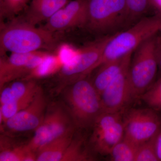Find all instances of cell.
<instances>
[{
	"label": "cell",
	"mask_w": 161,
	"mask_h": 161,
	"mask_svg": "<svg viewBox=\"0 0 161 161\" xmlns=\"http://www.w3.org/2000/svg\"><path fill=\"white\" fill-rule=\"evenodd\" d=\"M149 108L161 113V76L141 96Z\"/></svg>",
	"instance_id": "cell-24"
},
{
	"label": "cell",
	"mask_w": 161,
	"mask_h": 161,
	"mask_svg": "<svg viewBox=\"0 0 161 161\" xmlns=\"http://www.w3.org/2000/svg\"><path fill=\"white\" fill-rule=\"evenodd\" d=\"M128 13V23L136 22L147 14L152 5V0H126Z\"/></svg>",
	"instance_id": "cell-25"
},
{
	"label": "cell",
	"mask_w": 161,
	"mask_h": 161,
	"mask_svg": "<svg viewBox=\"0 0 161 161\" xmlns=\"http://www.w3.org/2000/svg\"><path fill=\"white\" fill-rule=\"evenodd\" d=\"M65 62L59 56L52 55L31 74L22 79H36L56 75Z\"/></svg>",
	"instance_id": "cell-20"
},
{
	"label": "cell",
	"mask_w": 161,
	"mask_h": 161,
	"mask_svg": "<svg viewBox=\"0 0 161 161\" xmlns=\"http://www.w3.org/2000/svg\"><path fill=\"white\" fill-rule=\"evenodd\" d=\"M114 34L103 36L92 42L81 50L75 58L64 64L56 74L59 93L67 86L87 77L95 69L106 45Z\"/></svg>",
	"instance_id": "cell-6"
},
{
	"label": "cell",
	"mask_w": 161,
	"mask_h": 161,
	"mask_svg": "<svg viewBox=\"0 0 161 161\" xmlns=\"http://www.w3.org/2000/svg\"><path fill=\"white\" fill-rule=\"evenodd\" d=\"M59 40L55 33L37 27L17 18L1 23L0 55L11 53H27L46 51L58 47Z\"/></svg>",
	"instance_id": "cell-1"
},
{
	"label": "cell",
	"mask_w": 161,
	"mask_h": 161,
	"mask_svg": "<svg viewBox=\"0 0 161 161\" xmlns=\"http://www.w3.org/2000/svg\"><path fill=\"white\" fill-rule=\"evenodd\" d=\"M155 147L158 158L159 161H161V131L156 136Z\"/></svg>",
	"instance_id": "cell-27"
},
{
	"label": "cell",
	"mask_w": 161,
	"mask_h": 161,
	"mask_svg": "<svg viewBox=\"0 0 161 161\" xmlns=\"http://www.w3.org/2000/svg\"><path fill=\"white\" fill-rule=\"evenodd\" d=\"M160 23L159 14L145 17L127 30L115 33L106 45L95 69L102 64L133 53L141 43L159 32Z\"/></svg>",
	"instance_id": "cell-3"
},
{
	"label": "cell",
	"mask_w": 161,
	"mask_h": 161,
	"mask_svg": "<svg viewBox=\"0 0 161 161\" xmlns=\"http://www.w3.org/2000/svg\"><path fill=\"white\" fill-rule=\"evenodd\" d=\"M73 119L63 103H56L47 109L43 122L26 144L28 149L37 153L52 141L72 130H76Z\"/></svg>",
	"instance_id": "cell-7"
},
{
	"label": "cell",
	"mask_w": 161,
	"mask_h": 161,
	"mask_svg": "<svg viewBox=\"0 0 161 161\" xmlns=\"http://www.w3.org/2000/svg\"><path fill=\"white\" fill-rule=\"evenodd\" d=\"M126 0H87V19L85 28L105 36L128 25Z\"/></svg>",
	"instance_id": "cell-5"
},
{
	"label": "cell",
	"mask_w": 161,
	"mask_h": 161,
	"mask_svg": "<svg viewBox=\"0 0 161 161\" xmlns=\"http://www.w3.org/2000/svg\"><path fill=\"white\" fill-rule=\"evenodd\" d=\"M138 146L123 138L110 151V159L113 161H135Z\"/></svg>",
	"instance_id": "cell-21"
},
{
	"label": "cell",
	"mask_w": 161,
	"mask_h": 161,
	"mask_svg": "<svg viewBox=\"0 0 161 161\" xmlns=\"http://www.w3.org/2000/svg\"><path fill=\"white\" fill-rule=\"evenodd\" d=\"M87 19V0H70L42 26L56 33L77 27H85Z\"/></svg>",
	"instance_id": "cell-12"
},
{
	"label": "cell",
	"mask_w": 161,
	"mask_h": 161,
	"mask_svg": "<svg viewBox=\"0 0 161 161\" xmlns=\"http://www.w3.org/2000/svg\"><path fill=\"white\" fill-rule=\"evenodd\" d=\"M129 66L120 72L101 94L103 112L123 111L125 107L133 100L129 79Z\"/></svg>",
	"instance_id": "cell-13"
},
{
	"label": "cell",
	"mask_w": 161,
	"mask_h": 161,
	"mask_svg": "<svg viewBox=\"0 0 161 161\" xmlns=\"http://www.w3.org/2000/svg\"><path fill=\"white\" fill-rule=\"evenodd\" d=\"M158 112L147 108H131L123 115L124 138L139 146L161 131Z\"/></svg>",
	"instance_id": "cell-9"
},
{
	"label": "cell",
	"mask_w": 161,
	"mask_h": 161,
	"mask_svg": "<svg viewBox=\"0 0 161 161\" xmlns=\"http://www.w3.org/2000/svg\"><path fill=\"white\" fill-rule=\"evenodd\" d=\"M133 53L102 64L97 68L98 70L92 81L99 95L120 72L130 65Z\"/></svg>",
	"instance_id": "cell-15"
},
{
	"label": "cell",
	"mask_w": 161,
	"mask_h": 161,
	"mask_svg": "<svg viewBox=\"0 0 161 161\" xmlns=\"http://www.w3.org/2000/svg\"><path fill=\"white\" fill-rule=\"evenodd\" d=\"M53 55L51 52L38 51L1 56L0 89L14 80L26 78Z\"/></svg>",
	"instance_id": "cell-10"
},
{
	"label": "cell",
	"mask_w": 161,
	"mask_h": 161,
	"mask_svg": "<svg viewBox=\"0 0 161 161\" xmlns=\"http://www.w3.org/2000/svg\"><path fill=\"white\" fill-rule=\"evenodd\" d=\"M38 89L28 95L14 99L1 106L0 114L3 116V123L1 126L9 119L28 106L33 100Z\"/></svg>",
	"instance_id": "cell-22"
},
{
	"label": "cell",
	"mask_w": 161,
	"mask_h": 161,
	"mask_svg": "<svg viewBox=\"0 0 161 161\" xmlns=\"http://www.w3.org/2000/svg\"><path fill=\"white\" fill-rule=\"evenodd\" d=\"M159 15L160 18V27L159 32H161V13L159 14Z\"/></svg>",
	"instance_id": "cell-28"
},
{
	"label": "cell",
	"mask_w": 161,
	"mask_h": 161,
	"mask_svg": "<svg viewBox=\"0 0 161 161\" xmlns=\"http://www.w3.org/2000/svg\"><path fill=\"white\" fill-rule=\"evenodd\" d=\"M60 92L76 129L92 128L103 110L100 95L92 80L86 77L81 78L67 86Z\"/></svg>",
	"instance_id": "cell-2"
},
{
	"label": "cell",
	"mask_w": 161,
	"mask_h": 161,
	"mask_svg": "<svg viewBox=\"0 0 161 161\" xmlns=\"http://www.w3.org/2000/svg\"><path fill=\"white\" fill-rule=\"evenodd\" d=\"M47 108L46 97L40 86L31 103L6 120L1 126V132L19 133L35 131L43 122Z\"/></svg>",
	"instance_id": "cell-11"
},
{
	"label": "cell",
	"mask_w": 161,
	"mask_h": 161,
	"mask_svg": "<svg viewBox=\"0 0 161 161\" xmlns=\"http://www.w3.org/2000/svg\"><path fill=\"white\" fill-rule=\"evenodd\" d=\"M94 159L86 148L84 138L75 133L61 161H89Z\"/></svg>",
	"instance_id": "cell-19"
},
{
	"label": "cell",
	"mask_w": 161,
	"mask_h": 161,
	"mask_svg": "<svg viewBox=\"0 0 161 161\" xmlns=\"http://www.w3.org/2000/svg\"><path fill=\"white\" fill-rule=\"evenodd\" d=\"M156 136L138 146L135 161H159L156 151Z\"/></svg>",
	"instance_id": "cell-26"
},
{
	"label": "cell",
	"mask_w": 161,
	"mask_h": 161,
	"mask_svg": "<svg viewBox=\"0 0 161 161\" xmlns=\"http://www.w3.org/2000/svg\"><path fill=\"white\" fill-rule=\"evenodd\" d=\"M158 36H153L134 51L129 69L132 98H140L154 82L158 69Z\"/></svg>",
	"instance_id": "cell-4"
},
{
	"label": "cell",
	"mask_w": 161,
	"mask_h": 161,
	"mask_svg": "<svg viewBox=\"0 0 161 161\" xmlns=\"http://www.w3.org/2000/svg\"><path fill=\"white\" fill-rule=\"evenodd\" d=\"M75 130L52 141L37 152L36 161H61L73 139Z\"/></svg>",
	"instance_id": "cell-17"
},
{
	"label": "cell",
	"mask_w": 161,
	"mask_h": 161,
	"mask_svg": "<svg viewBox=\"0 0 161 161\" xmlns=\"http://www.w3.org/2000/svg\"><path fill=\"white\" fill-rule=\"evenodd\" d=\"M29 0H0L1 23L16 18L21 12L25 10Z\"/></svg>",
	"instance_id": "cell-23"
},
{
	"label": "cell",
	"mask_w": 161,
	"mask_h": 161,
	"mask_svg": "<svg viewBox=\"0 0 161 161\" xmlns=\"http://www.w3.org/2000/svg\"><path fill=\"white\" fill-rule=\"evenodd\" d=\"M37 153L28 149L26 144L15 143L9 136L1 134L0 161H36Z\"/></svg>",
	"instance_id": "cell-16"
},
{
	"label": "cell",
	"mask_w": 161,
	"mask_h": 161,
	"mask_svg": "<svg viewBox=\"0 0 161 161\" xmlns=\"http://www.w3.org/2000/svg\"><path fill=\"white\" fill-rule=\"evenodd\" d=\"M9 83L1 89L0 106L35 92L40 86L35 79H20Z\"/></svg>",
	"instance_id": "cell-18"
},
{
	"label": "cell",
	"mask_w": 161,
	"mask_h": 161,
	"mask_svg": "<svg viewBox=\"0 0 161 161\" xmlns=\"http://www.w3.org/2000/svg\"><path fill=\"white\" fill-rule=\"evenodd\" d=\"M70 0H31L22 19L32 25L46 22Z\"/></svg>",
	"instance_id": "cell-14"
},
{
	"label": "cell",
	"mask_w": 161,
	"mask_h": 161,
	"mask_svg": "<svg viewBox=\"0 0 161 161\" xmlns=\"http://www.w3.org/2000/svg\"><path fill=\"white\" fill-rule=\"evenodd\" d=\"M123 112H103L96 119L90 139V145L94 152L102 156L109 155L112 148L123 139Z\"/></svg>",
	"instance_id": "cell-8"
}]
</instances>
